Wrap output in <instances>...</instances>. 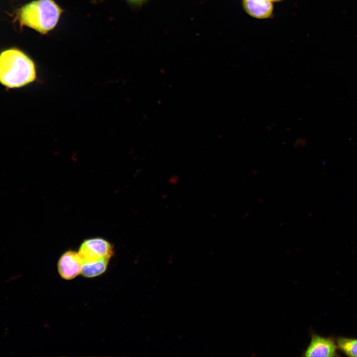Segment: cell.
Instances as JSON below:
<instances>
[{"instance_id": "cell-1", "label": "cell", "mask_w": 357, "mask_h": 357, "mask_svg": "<svg viewBox=\"0 0 357 357\" xmlns=\"http://www.w3.org/2000/svg\"><path fill=\"white\" fill-rule=\"evenodd\" d=\"M36 69L33 60L16 48L0 54V84L7 89L24 87L35 80Z\"/></svg>"}, {"instance_id": "cell-2", "label": "cell", "mask_w": 357, "mask_h": 357, "mask_svg": "<svg viewBox=\"0 0 357 357\" xmlns=\"http://www.w3.org/2000/svg\"><path fill=\"white\" fill-rule=\"evenodd\" d=\"M62 12L54 0H36L18 10L16 19L21 26L45 34L55 27Z\"/></svg>"}, {"instance_id": "cell-3", "label": "cell", "mask_w": 357, "mask_h": 357, "mask_svg": "<svg viewBox=\"0 0 357 357\" xmlns=\"http://www.w3.org/2000/svg\"><path fill=\"white\" fill-rule=\"evenodd\" d=\"M82 262L109 259L114 255L113 246L106 239L92 238L85 239L81 243L79 251Z\"/></svg>"}, {"instance_id": "cell-4", "label": "cell", "mask_w": 357, "mask_h": 357, "mask_svg": "<svg viewBox=\"0 0 357 357\" xmlns=\"http://www.w3.org/2000/svg\"><path fill=\"white\" fill-rule=\"evenodd\" d=\"M337 346L334 338L320 336L310 332V341L303 352L302 357H338Z\"/></svg>"}, {"instance_id": "cell-5", "label": "cell", "mask_w": 357, "mask_h": 357, "mask_svg": "<svg viewBox=\"0 0 357 357\" xmlns=\"http://www.w3.org/2000/svg\"><path fill=\"white\" fill-rule=\"evenodd\" d=\"M82 259L79 252L72 250L64 252L60 257L57 269L60 278L71 280L81 273Z\"/></svg>"}, {"instance_id": "cell-6", "label": "cell", "mask_w": 357, "mask_h": 357, "mask_svg": "<svg viewBox=\"0 0 357 357\" xmlns=\"http://www.w3.org/2000/svg\"><path fill=\"white\" fill-rule=\"evenodd\" d=\"M243 7L249 15L259 19L269 17L273 9L271 0H243Z\"/></svg>"}, {"instance_id": "cell-7", "label": "cell", "mask_w": 357, "mask_h": 357, "mask_svg": "<svg viewBox=\"0 0 357 357\" xmlns=\"http://www.w3.org/2000/svg\"><path fill=\"white\" fill-rule=\"evenodd\" d=\"M109 261V259H103L96 261L83 262L80 274L86 278L98 277L106 271Z\"/></svg>"}, {"instance_id": "cell-8", "label": "cell", "mask_w": 357, "mask_h": 357, "mask_svg": "<svg viewBox=\"0 0 357 357\" xmlns=\"http://www.w3.org/2000/svg\"><path fill=\"white\" fill-rule=\"evenodd\" d=\"M336 342L338 349L347 356L357 357V339L341 336Z\"/></svg>"}, {"instance_id": "cell-9", "label": "cell", "mask_w": 357, "mask_h": 357, "mask_svg": "<svg viewBox=\"0 0 357 357\" xmlns=\"http://www.w3.org/2000/svg\"><path fill=\"white\" fill-rule=\"evenodd\" d=\"M21 275H20V274L14 275H13V276L9 277V278L7 279L6 282H11V281H12L17 280V279L20 278L21 277Z\"/></svg>"}, {"instance_id": "cell-10", "label": "cell", "mask_w": 357, "mask_h": 357, "mask_svg": "<svg viewBox=\"0 0 357 357\" xmlns=\"http://www.w3.org/2000/svg\"><path fill=\"white\" fill-rule=\"evenodd\" d=\"M130 3L134 4H138L142 3L145 0H127Z\"/></svg>"}, {"instance_id": "cell-11", "label": "cell", "mask_w": 357, "mask_h": 357, "mask_svg": "<svg viewBox=\"0 0 357 357\" xmlns=\"http://www.w3.org/2000/svg\"><path fill=\"white\" fill-rule=\"evenodd\" d=\"M8 331H6L4 332V336L5 337H6V336L8 335Z\"/></svg>"}, {"instance_id": "cell-12", "label": "cell", "mask_w": 357, "mask_h": 357, "mask_svg": "<svg viewBox=\"0 0 357 357\" xmlns=\"http://www.w3.org/2000/svg\"><path fill=\"white\" fill-rule=\"evenodd\" d=\"M271 0L272 1H280V0Z\"/></svg>"}]
</instances>
